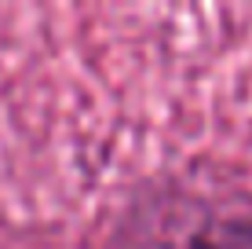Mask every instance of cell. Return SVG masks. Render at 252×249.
I'll return each instance as SVG.
<instances>
[{
	"label": "cell",
	"mask_w": 252,
	"mask_h": 249,
	"mask_svg": "<svg viewBox=\"0 0 252 249\" xmlns=\"http://www.w3.org/2000/svg\"><path fill=\"white\" fill-rule=\"evenodd\" d=\"M183 249H252V205L205 209L183 231Z\"/></svg>",
	"instance_id": "cell-1"
}]
</instances>
